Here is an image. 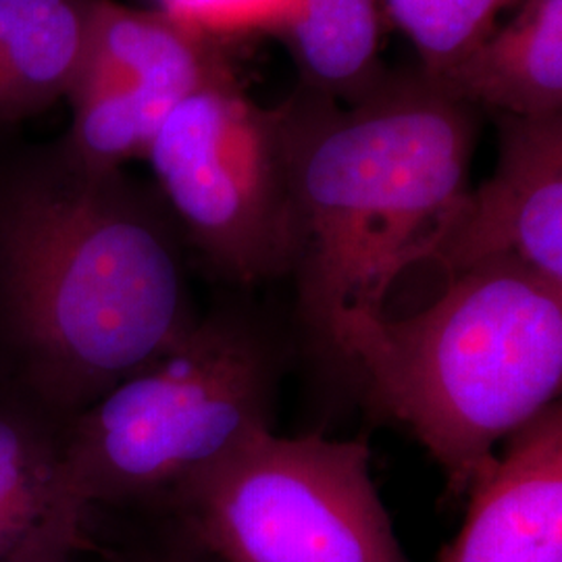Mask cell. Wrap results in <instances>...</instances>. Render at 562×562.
<instances>
[{
  "instance_id": "16",
  "label": "cell",
  "mask_w": 562,
  "mask_h": 562,
  "mask_svg": "<svg viewBox=\"0 0 562 562\" xmlns=\"http://www.w3.org/2000/svg\"><path fill=\"white\" fill-rule=\"evenodd\" d=\"M150 525L120 542H94V552L109 562H220L194 542L178 522L161 513H146Z\"/></svg>"
},
{
  "instance_id": "13",
  "label": "cell",
  "mask_w": 562,
  "mask_h": 562,
  "mask_svg": "<svg viewBox=\"0 0 562 562\" xmlns=\"http://www.w3.org/2000/svg\"><path fill=\"white\" fill-rule=\"evenodd\" d=\"M380 0H294L273 32L301 71L302 88L355 104L382 83Z\"/></svg>"
},
{
  "instance_id": "10",
  "label": "cell",
  "mask_w": 562,
  "mask_h": 562,
  "mask_svg": "<svg viewBox=\"0 0 562 562\" xmlns=\"http://www.w3.org/2000/svg\"><path fill=\"white\" fill-rule=\"evenodd\" d=\"M65 434L0 401V562H76L94 552L63 459Z\"/></svg>"
},
{
  "instance_id": "12",
  "label": "cell",
  "mask_w": 562,
  "mask_h": 562,
  "mask_svg": "<svg viewBox=\"0 0 562 562\" xmlns=\"http://www.w3.org/2000/svg\"><path fill=\"white\" fill-rule=\"evenodd\" d=\"M102 0H0V125L65 101Z\"/></svg>"
},
{
  "instance_id": "11",
  "label": "cell",
  "mask_w": 562,
  "mask_h": 562,
  "mask_svg": "<svg viewBox=\"0 0 562 562\" xmlns=\"http://www.w3.org/2000/svg\"><path fill=\"white\" fill-rule=\"evenodd\" d=\"M429 80L483 115L562 113V0H522L504 27Z\"/></svg>"
},
{
  "instance_id": "5",
  "label": "cell",
  "mask_w": 562,
  "mask_h": 562,
  "mask_svg": "<svg viewBox=\"0 0 562 562\" xmlns=\"http://www.w3.org/2000/svg\"><path fill=\"white\" fill-rule=\"evenodd\" d=\"M144 513L178 522L220 562H413L364 440L259 431Z\"/></svg>"
},
{
  "instance_id": "3",
  "label": "cell",
  "mask_w": 562,
  "mask_h": 562,
  "mask_svg": "<svg viewBox=\"0 0 562 562\" xmlns=\"http://www.w3.org/2000/svg\"><path fill=\"white\" fill-rule=\"evenodd\" d=\"M329 362L422 443L459 501L501 443L561 401L562 285L517 259L480 262L413 315L341 313Z\"/></svg>"
},
{
  "instance_id": "15",
  "label": "cell",
  "mask_w": 562,
  "mask_h": 562,
  "mask_svg": "<svg viewBox=\"0 0 562 562\" xmlns=\"http://www.w3.org/2000/svg\"><path fill=\"white\" fill-rule=\"evenodd\" d=\"M159 11L194 27L202 34L223 41L241 32L278 30L294 0H157Z\"/></svg>"
},
{
  "instance_id": "4",
  "label": "cell",
  "mask_w": 562,
  "mask_h": 562,
  "mask_svg": "<svg viewBox=\"0 0 562 562\" xmlns=\"http://www.w3.org/2000/svg\"><path fill=\"white\" fill-rule=\"evenodd\" d=\"M288 352L246 302L201 313L183 340L65 431L69 482L90 510H148L190 473L273 429Z\"/></svg>"
},
{
  "instance_id": "6",
  "label": "cell",
  "mask_w": 562,
  "mask_h": 562,
  "mask_svg": "<svg viewBox=\"0 0 562 562\" xmlns=\"http://www.w3.org/2000/svg\"><path fill=\"white\" fill-rule=\"evenodd\" d=\"M188 252L232 288L290 278L296 225L283 102L223 69L171 111L146 150Z\"/></svg>"
},
{
  "instance_id": "14",
  "label": "cell",
  "mask_w": 562,
  "mask_h": 562,
  "mask_svg": "<svg viewBox=\"0 0 562 562\" xmlns=\"http://www.w3.org/2000/svg\"><path fill=\"white\" fill-rule=\"evenodd\" d=\"M385 27L415 46L425 76H442L494 30L504 0H380Z\"/></svg>"
},
{
  "instance_id": "1",
  "label": "cell",
  "mask_w": 562,
  "mask_h": 562,
  "mask_svg": "<svg viewBox=\"0 0 562 562\" xmlns=\"http://www.w3.org/2000/svg\"><path fill=\"white\" fill-rule=\"evenodd\" d=\"M188 248L155 183L60 140L0 150V401L63 434L196 325Z\"/></svg>"
},
{
  "instance_id": "7",
  "label": "cell",
  "mask_w": 562,
  "mask_h": 562,
  "mask_svg": "<svg viewBox=\"0 0 562 562\" xmlns=\"http://www.w3.org/2000/svg\"><path fill=\"white\" fill-rule=\"evenodd\" d=\"M223 41L169 18L102 0L92 41L65 101L74 120L60 138L94 171L144 159L171 111L229 67Z\"/></svg>"
},
{
  "instance_id": "2",
  "label": "cell",
  "mask_w": 562,
  "mask_h": 562,
  "mask_svg": "<svg viewBox=\"0 0 562 562\" xmlns=\"http://www.w3.org/2000/svg\"><path fill=\"white\" fill-rule=\"evenodd\" d=\"M296 252L290 278L306 338L331 361L346 311H385L394 281L423 265L469 188L482 111L422 69L390 71L362 101L299 86L283 101Z\"/></svg>"
},
{
  "instance_id": "9",
  "label": "cell",
  "mask_w": 562,
  "mask_h": 562,
  "mask_svg": "<svg viewBox=\"0 0 562 562\" xmlns=\"http://www.w3.org/2000/svg\"><path fill=\"white\" fill-rule=\"evenodd\" d=\"M436 562H562V404L522 425L467 492Z\"/></svg>"
},
{
  "instance_id": "17",
  "label": "cell",
  "mask_w": 562,
  "mask_h": 562,
  "mask_svg": "<svg viewBox=\"0 0 562 562\" xmlns=\"http://www.w3.org/2000/svg\"><path fill=\"white\" fill-rule=\"evenodd\" d=\"M522 0H504V7L508 9V7H519Z\"/></svg>"
},
{
  "instance_id": "8",
  "label": "cell",
  "mask_w": 562,
  "mask_h": 562,
  "mask_svg": "<svg viewBox=\"0 0 562 562\" xmlns=\"http://www.w3.org/2000/svg\"><path fill=\"white\" fill-rule=\"evenodd\" d=\"M490 115L498 127L494 173L467 192L423 265L450 278L508 257L562 285V113Z\"/></svg>"
}]
</instances>
